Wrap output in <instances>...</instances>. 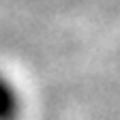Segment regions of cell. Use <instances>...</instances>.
<instances>
[{"mask_svg":"<svg viewBox=\"0 0 120 120\" xmlns=\"http://www.w3.org/2000/svg\"><path fill=\"white\" fill-rule=\"evenodd\" d=\"M22 97L15 86L0 73V120H19Z\"/></svg>","mask_w":120,"mask_h":120,"instance_id":"obj_1","label":"cell"}]
</instances>
